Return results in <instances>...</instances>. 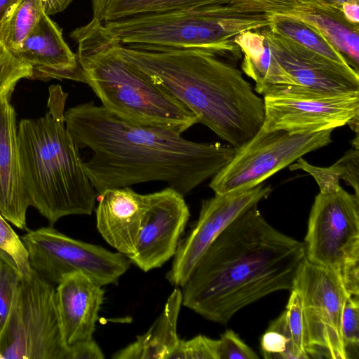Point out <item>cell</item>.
Masks as SVG:
<instances>
[{"mask_svg":"<svg viewBox=\"0 0 359 359\" xmlns=\"http://www.w3.org/2000/svg\"><path fill=\"white\" fill-rule=\"evenodd\" d=\"M234 41L243 55L241 68L255 81L257 93L263 95L273 86L296 85L274 57L261 29L245 31Z\"/></svg>","mask_w":359,"mask_h":359,"instance_id":"7402d4cb","label":"cell"},{"mask_svg":"<svg viewBox=\"0 0 359 359\" xmlns=\"http://www.w3.org/2000/svg\"><path fill=\"white\" fill-rule=\"evenodd\" d=\"M218 348V339L199 334L182 340L172 359H219Z\"/></svg>","mask_w":359,"mask_h":359,"instance_id":"1f68e13d","label":"cell"},{"mask_svg":"<svg viewBox=\"0 0 359 359\" xmlns=\"http://www.w3.org/2000/svg\"><path fill=\"white\" fill-rule=\"evenodd\" d=\"M85 83L102 106L134 124L184 133L198 118L175 97L154 84L121 54L118 37L102 22L92 18L70 33Z\"/></svg>","mask_w":359,"mask_h":359,"instance_id":"5b68a950","label":"cell"},{"mask_svg":"<svg viewBox=\"0 0 359 359\" xmlns=\"http://www.w3.org/2000/svg\"><path fill=\"white\" fill-rule=\"evenodd\" d=\"M189 215L184 196L174 189L151 193L130 262L145 272L163 265L174 257Z\"/></svg>","mask_w":359,"mask_h":359,"instance_id":"5bb4252c","label":"cell"},{"mask_svg":"<svg viewBox=\"0 0 359 359\" xmlns=\"http://www.w3.org/2000/svg\"><path fill=\"white\" fill-rule=\"evenodd\" d=\"M292 289L302 302L309 359H348L342 339L341 319L350 294L339 278L305 258Z\"/></svg>","mask_w":359,"mask_h":359,"instance_id":"7c38bea8","label":"cell"},{"mask_svg":"<svg viewBox=\"0 0 359 359\" xmlns=\"http://www.w3.org/2000/svg\"><path fill=\"white\" fill-rule=\"evenodd\" d=\"M0 359H1V356H0Z\"/></svg>","mask_w":359,"mask_h":359,"instance_id":"7bdbcfd3","label":"cell"},{"mask_svg":"<svg viewBox=\"0 0 359 359\" xmlns=\"http://www.w3.org/2000/svg\"><path fill=\"white\" fill-rule=\"evenodd\" d=\"M234 4L251 10L290 15L295 8L294 0H231Z\"/></svg>","mask_w":359,"mask_h":359,"instance_id":"e575fe53","label":"cell"},{"mask_svg":"<svg viewBox=\"0 0 359 359\" xmlns=\"http://www.w3.org/2000/svg\"><path fill=\"white\" fill-rule=\"evenodd\" d=\"M318 3L323 4L326 6L336 7L341 9L343 4L351 1H359V0H313Z\"/></svg>","mask_w":359,"mask_h":359,"instance_id":"ab89813d","label":"cell"},{"mask_svg":"<svg viewBox=\"0 0 359 359\" xmlns=\"http://www.w3.org/2000/svg\"><path fill=\"white\" fill-rule=\"evenodd\" d=\"M273 15L226 4L141 15L104 25L128 47L203 49L240 57L235 37L268 27Z\"/></svg>","mask_w":359,"mask_h":359,"instance_id":"8992f818","label":"cell"},{"mask_svg":"<svg viewBox=\"0 0 359 359\" xmlns=\"http://www.w3.org/2000/svg\"><path fill=\"white\" fill-rule=\"evenodd\" d=\"M91 1L93 18L103 23L145 14L203 6L233 4L231 0H91Z\"/></svg>","mask_w":359,"mask_h":359,"instance_id":"603a6c76","label":"cell"},{"mask_svg":"<svg viewBox=\"0 0 359 359\" xmlns=\"http://www.w3.org/2000/svg\"><path fill=\"white\" fill-rule=\"evenodd\" d=\"M32 68L0 43V101L11 94L22 79L32 76Z\"/></svg>","mask_w":359,"mask_h":359,"instance_id":"f1b7e54d","label":"cell"},{"mask_svg":"<svg viewBox=\"0 0 359 359\" xmlns=\"http://www.w3.org/2000/svg\"><path fill=\"white\" fill-rule=\"evenodd\" d=\"M219 341V359H258L257 353L231 330H226Z\"/></svg>","mask_w":359,"mask_h":359,"instance_id":"836d02e7","label":"cell"},{"mask_svg":"<svg viewBox=\"0 0 359 359\" xmlns=\"http://www.w3.org/2000/svg\"><path fill=\"white\" fill-rule=\"evenodd\" d=\"M266 131L314 133L341 127L359 117V91L325 93L297 85L273 86L264 93Z\"/></svg>","mask_w":359,"mask_h":359,"instance_id":"8fae6325","label":"cell"},{"mask_svg":"<svg viewBox=\"0 0 359 359\" xmlns=\"http://www.w3.org/2000/svg\"><path fill=\"white\" fill-rule=\"evenodd\" d=\"M19 280L11 268L0 266V335L8 320Z\"/></svg>","mask_w":359,"mask_h":359,"instance_id":"d6a6232c","label":"cell"},{"mask_svg":"<svg viewBox=\"0 0 359 359\" xmlns=\"http://www.w3.org/2000/svg\"><path fill=\"white\" fill-rule=\"evenodd\" d=\"M73 0H42L44 12L48 15L63 11Z\"/></svg>","mask_w":359,"mask_h":359,"instance_id":"f35d334b","label":"cell"},{"mask_svg":"<svg viewBox=\"0 0 359 359\" xmlns=\"http://www.w3.org/2000/svg\"><path fill=\"white\" fill-rule=\"evenodd\" d=\"M1 359H72L57 307L55 287L34 271L20 278L0 335Z\"/></svg>","mask_w":359,"mask_h":359,"instance_id":"ba28073f","label":"cell"},{"mask_svg":"<svg viewBox=\"0 0 359 359\" xmlns=\"http://www.w3.org/2000/svg\"><path fill=\"white\" fill-rule=\"evenodd\" d=\"M290 291L284 313L294 355L295 359H309L301 299L294 290L292 289Z\"/></svg>","mask_w":359,"mask_h":359,"instance_id":"83f0119b","label":"cell"},{"mask_svg":"<svg viewBox=\"0 0 359 359\" xmlns=\"http://www.w3.org/2000/svg\"><path fill=\"white\" fill-rule=\"evenodd\" d=\"M123 57L185 105L201 123L236 150L262 128L263 98L230 62L236 55L203 49L122 46Z\"/></svg>","mask_w":359,"mask_h":359,"instance_id":"3957f363","label":"cell"},{"mask_svg":"<svg viewBox=\"0 0 359 359\" xmlns=\"http://www.w3.org/2000/svg\"><path fill=\"white\" fill-rule=\"evenodd\" d=\"M67 95L60 86H51L45 116L22 119L18 126L21 175L30 206L50 224L68 215H91L98 196L65 126Z\"/></svg>","mask_w":359,"mask_h":359,"instance_id":"277c9868","label":"cell"},{"mask_svg":"<svg viewBox=\"0 0 359 359\" xmlns=\"http://www.w3.org/2000/svg\"><path fill=\"white\" fill-rule=\"evenodd\" d=\"M1 265H5V266H8L4 262V260L1 259V256H0V266ZM9 267V266H8ZM11 268V267H10Z\"/></svg>","mask_w":359,"mask_h":359,"instance_id":"b9f144b4","label":"cell"},{"mask_svg":"<svg viewBox=\"0 0 359 359\" xmlns=\"http://www.w3.org/2000/svg\"><path fill=\"white\" fill-rule=\"evenodd\" d=\"M21 240L32 270L53 285L76 271L102 287L115 284L131 264L118 252L72 238L53 226L29 230Z\"/></svg>","mask_w":359,"mask_h":359,"instance_id":"9c48e42d","label":"cell"},{"mask_svg":"<svg viewBox=\"0 0 359 359\" xmlns=\"http://www.w3.org/2000/svg\"><path fill=\"white\" fill-rule=\"evenodd\" d=\"M98 196L97 229L108 244L129 258L135 253L151 194L126 187L107 189Z\"/></svg>","mask_w":359,"mask_h":359,"instance_id":"e0dca14e","label":"cell"},{"mask_svg":"<svg viewBox=\"0 0 359 359\" xmlns=\"http://www.w3.org/2000/svg\"><path fill=\"white\" fill-rule=\"evenodd\" d=\"M341 11L348 22L359 25V1L344 3L341 6Z\"/></svg>","mask_w":359,"mask_h":359,"instance_id":"74e56055","label":"cell"},{"mask_svg":"<svg viewBox=\"0 0 359 359\" xmlns=\"http://www.w3.org/2000/svg\"><path fill=\"white\" fill-rule=\"evenodd\" d=\"M261 350L266 359H295L284 311L262 335Z\"/></svg>","mask_w":359,"mask_h":359,"instance_id":"4316f807","label":"cell"},{"mask_svg":"<svg viewBox=\"0 0 359 359\" xmlns=\"http://www.w3.org/2000/svg\"><path fill=\"white\" fill-rule=\"evenodd\" d=\"M277 62L296 85L325 93L359 91V74L320 55L293 40L261 29Z\"/></svg>","mask_w":359,"mask_h":359,"instance_id":"9a60e30c","label":"cell"},{"mask_svg":"<svg viewBox=\"0 0 359 359\" xmlns=\"http://www.w3.org/2000/svg\"><path fill=\"white\" fill-rule=\"evenodd\" d=\"M0 256L20 278H24L31 275L32 269L25 246L21 238L18 236L1 213Z\"/></svg>","mask_w":359,"mask_h":359,"instance_id":"484cf974","label":"cell"},{"mask_svg":"<svg viewBox=\"0 0 359 359\" xmlns=\"http://www.w3.org/2000/svg\"><path fill=\"white\" fill-rule=\"evenodd\" d=\"M102 286L82 272L65 276L55 287L57 307L67 345L93 339L104 300Z\"/></svg>","mask_w":359,"mask_h":359,"instance_id":"ac0fdd59","label":"cell"},{"mask_svg":"<svg viewBox=\"0 0 359 359\" xmlns=\"http://www.w3.org/2000/svg\"><path fill=\"white\" fill-rule=\"evenodd\" d=\"M64 117L79 148L92 151L83 165L98 196L158 181L184 196L219 172L236 151L229 144L190 141L172 129L134 124L93 101L68 109Z\"/></svg>","mask_w":359,"mask_h":359,"instance_id":"6da1fadb","label":"cell"},{"mask_svg":"<svg viewBox=\"0 0 359 359\" xmlns=\"http://www.w3.org/2000/svg\"><path fill=\"white\" fill-rule=\"evenodd\" d=\"M341 334L348 359H358L359 347V296L349 295L346 299L341 319Z\"/></svg>","mask_w":359,"mask_h":359,"instance_id":"f546056e","label":"cell"},{"mask_svg":"<svg viewBox=\"0 0 359 359\" xmlns=\"http://www.w3.org/2000/svg\"><path fill=\"white\" fill-rule=\"evenodd\" d=\"M339 161L342 166V180L359 196V149L353 147Z\"/></svg>","mask_w":359,"mask_h":359,"instance_id":"d590c367","label":"cell"},{"mask_svg":"<svg viewBox=\"0 0 359 359\" xmlns=\"http://www.w3.org/2000/svg\"><path fill=\"white\" fill-rule=\"evenodd\" d=\"M272 191L263 183L215 196L203 202L199 217L189 234L178 243L166 279L182 287L203 252L239 215L266 198Z\"/></svg>","mask_w":359,"mask_h":359,"instance_id":"4fadbf2b","label":"cell"},{"mask_svg":"<svg viewBox=\"0 0 359 359\" xmlns=\"http://www.w3.org/2000/svg\"><path fill=\"white\" fill-rule=\"evenodd\" d=\"M182 305V292L175 288L151 327L135 341L112 355L114 359H172L182 339L177 332Z\"/></svg>","mask_w":359,"mask_h":359,"instance_id":"44dd1931","label":"cell"},{"mask_svg":"<svg viewBox=\"0 0 359 359\" xmlns=\"http://www.w3.org/2000/svg\"><path fill=\"white\" fill-rule=\"evenodd\" d=\"M257 205L239 215L201 255L182 286L183 306L226 324L258 299L292 290L304 243L273 227Z\"/></svg>","mask_w":359,"mask_h":359,"instance_id":"7a4b0ae2","label":"cell"},{"mask_svg":"<svg viewBox=\"0 0 359 359\" xmlns=\"http://www.w3.org/2000/svg\"><path fill=\"white\" fill-rule=\"evenodd\" d=\"M13 54L32 67L31 79L85 83L76 53L65 42L60 27L45 12Z\"/></svg>","mask_w":359,"mask_h":359,"instance_id":"2e32d148","label":"cell"},{"mask_svg":"<svg viewBox=\"0 0 359 359\" xmlns=\"http://www.w3.org/2000/svg\"><path fill=\"white\" fill-rule=\"evenodd\" d=\"M29 206L21 175L16 113L8 96L0 101V213L14 226L27 230Z\"/></svg>","mask_w":359,"mask_h":359,"instance_id":"d6986e66","label":"cell"},{"mask_svg":"<svg viewBox=\"0 0 359 359\" xmlns=\"http://www.w3.org/2000/svg\"><path fill=\"white\" fill-rule=\"evenodd\" d=\"M72 359H102L104 355L93 339L77 343L69 347Z\"/></svg>","mask_w":359,"mask_h":359,"instance_id":"8d00e7d4","label":"cell"},{"mask_svg":"<svg viewBox=\"0 0 359 359\" xmlns=\"http://www.w3.org/2000/svg\"><path fill=\"white\" fill-rule=\"evenodd\" d=\"M268 27L273 32L287 37L337 64L350 67L324 35L310 24L290 15L273 14Z\"/></svg>","mask_w":359,"mask_h":359,"instance_id":"cb8c5ba5","label":"cell"},{"mask_svg":"<svg viewBox=\"0 0 359 359\" xmlns=\"http://www.w3.org/2000/svg\"><path fill=\"white\" fill-rule=\"evenodd\" d=\"M332 130L293 134L261 128L212 177L209 187L215 194L255 187L298 158L331 143Z\"/></svg>","mask_w":359,"mask_h":359,"instance_id":"30bf717a","label":"cell"},{"mask_svg":"<svg viewBox=\"0 0 359 359\" xmlns=\"http://www.w3.org/2000/svg\"><path fill=\"white\" fill-rule=\"evenodd\" d=\"M43 12L42 0H16L0 20V43L13 53Z\"/></svg>","mask_w":359,"mask_h":359,"instance_id":"d4e9b609","label":"cell"},{"mask_svg":"<svg viewBox=\"0 0 359 359\" xmlns=\"http://www.w3.org/2000/svg\"><path fill=\"white\" fill-rule=\"evenodd\" d=\"M304 247L305 258L333 272L359 296V196L341 187L316 196Z\"/></svg>","mask_w":359,"mask_h":359,"instance_id":"52a82bcc","label":"cell"},{"mask_svg":"<svg viewBox=\"0 0 359 359\" xmlns=\"http://www.w3.org/2000/svg\"><path fill=\"white\" fill-rule=\"evenodd\" d=\"M16 0H0V20L7 9L15 2Z\"/></svg>","mask_w":359,"mask_h":359,"instance_id":"60d3db41","label":"cell"},{"mask_svg":"<svg viewBox=\"0 0 359 359\" xmlns=\"http://www.w3.org/2000/svg\"><path fill=\"white\" fill-rule=\"evenodd\" d=\"M289 168L291 170H302L311 175L318 184L320 193L332 192L341 187L339 181L342 180L343 172L339 160L329 167H318L299 157Z\"/></svg>","mask_w":359,"mask_h":359,"instance_id":"4dcf8cb0","label":"cell"},{"mask_svg":"<svg viewBox=\"0 0 359 359\" xmlns=\"http://www.w3.org/2000/svg\"><path fill=\"white\" fill-rule=\"evenodd\" d=\"M290 16L316 27L355 72L359 70V25L348 22L340 8L313 0H294Z\"/></svg>","mask_w":359,"mask_h":359,"instance_id":"ffe728a7","label":"cell"}]
</instances>
